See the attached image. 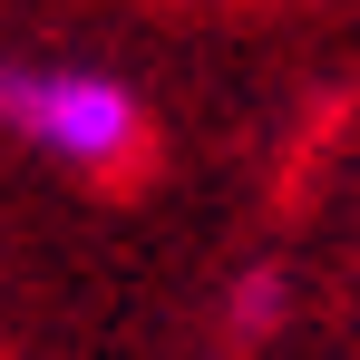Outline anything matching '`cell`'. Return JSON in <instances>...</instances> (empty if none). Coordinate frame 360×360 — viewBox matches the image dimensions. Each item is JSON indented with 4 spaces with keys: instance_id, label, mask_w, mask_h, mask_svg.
<instances>
[{
    "instance_id": "obj_2",
    "label": "cell",
    "mask_w": 360,
    "mask_h": 360,
    "mask_svg": "<svg viewBox=\"0 0 360 360\" xmlns=\"http://www.w3.org/2000/svg\"><path fill=\"white\" fill-rule=\"evenodd\" d=\"M273 321H283V273H243V283H234V331L263 341Z\"/></svg>"
},
{
    "instance_id": "obj_1",
    "label": "cell",
    "mask_w": 360,
    "mask_h": 360,
    "mask_svg": "<svg viewBox=\"0 0 360 360\" xmlns=\"http://www.w3.org/2000/svg\"><path fill=\"white\" fill-rule=\"evenodd\" d=\"M0 136L59 156L78 176H108L146 146V108L127 98L108 68H39V59H0Z\"/></svg>"
}]
</instances>
